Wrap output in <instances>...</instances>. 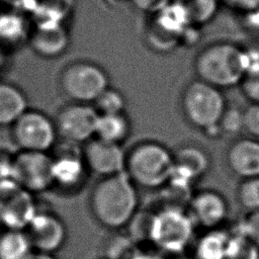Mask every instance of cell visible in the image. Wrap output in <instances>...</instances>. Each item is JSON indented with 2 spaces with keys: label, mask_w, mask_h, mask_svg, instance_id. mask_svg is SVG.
<instances>
[{
  "label": "cell",
  "mask_w": 259,
  "mask_h": 259,
  "mask_svg": "<svg viewBox=\"0 0 259 259\" xmlns=\"http://www.w3.org/2000/svg\"><path fill=\"white\" fill-rule=\"evenodd\" d=\"M83 157L87 168L100 176L107 177L125 170L126 154L120 144H114L98 138L87 142Z\"/></svg>",
  "instance_id": "30bf717a"
},
{
  "label": "cell",
  "mask_w": 259,
  "mask_h": 259,
  "mask_svg": "<svg viewBox=\"0 0 259 259\" xmlns=\"http://www.w3.org/2000/svg\"><path fill=\"white\" fill-rule=\"evenodd\" d=\"M174 167V155L166 147L155 142H144L126 154L124 172L135 184L154 189L170 181Z\"/></svg>",
  "instance_id": "3957f363"
},
{
  "label": "cell",
  "mask_w": 259,
  "mask_h": 259,
  "mask_svg": "<svg viewBox=\"0 0 259 259\" xmlns=\"http://www.w3.org/2000/svg\"><path fill=\"white\" fill-rule=\"evenodd\" d=\"M33 249L51 254L65 242L66 228L63 222L52 213H35L24 230Z\"/></svg>",
  "instance_id": "8fae6325"
},
{
  "label": "cell",
  "mask_w": 259,
  "mask_h": 259,
  "mask_svg": "<svg viewBox=\"0 0 259 259\" xmlns=\"http://www.w3.org/2000/svg\"><path fill=\"white\" fill-rule=\"evenodd\" d=\"M244 130L251 136L259 138V104L250 105L244 111Z\"/></svg>",
  "instance_id": "83f0119b"
},
{
  "label": "cell",
  "mask_w": 259,
  "mask_h": 259,
  "mask_svg": "<svg viewBox=\"0 0 259 259\" xmlns=\"http://www.w3.org/2000/svg\"><path fill=\"white\" fill-rule=\"evenodd\" d=\"M77 144L66 142L62 148H60L54 161V180L55 183L62 187L72 188L78 185L83 177L84 171L87 168L83 152H79Z\"/></svg>",
  "instance_id": "4fadbf2b"
},
{
  "label": "cell",
  "mask_w": 259,
  "mask_h": 259,
  "mask_svg": "<svg viewBox=\"0 0 259 259\" xmlns=\"http://www.w3.org/2000/svg\"><path fill=\"white\" fill-rule=\"evenodd\" d=\"M227 164L237 176L247 179L259 177V141L240 139L227 151Z\"/></svg>",
  "instance_id": "5bb4252c"
},
{
  "label": "cell",
  "mask_w": 259,
  "mask_h": 259,
  "mask_svg": "<svg viewBox=\"0 0 259 259\" xmlns=\"http://www.w3.org/2000/svg\"><path fill=\"white\" fill-rule=\"evenodd\" d=\"M236 233H239L259 246V210L250 211L238 225Z\"/></svg>",
  "instance_id": "484cf974"
},
{
  "label": "cell",
  "mask_w": 259,
  "mask_h": 259,
  "mask_svg": "<svg viewBox=\"0 0 259 259\" xmlns=\"http://www.w3.org/2000/svg\"><path fill=\"white\" fill-rule=\"evenodd\" d=\"M174 162L175 167L172 176L189 184L204 175L210 165L205 151L193 145L181 147L174 155Z\"/></svg>",
  "instance_id": "9a60e30c"
},
{
  "label": "cell",
  "mask_w": 259,
  "mask_h": 259,
  "mask_svg": "<svg viewBox=\"0 0 259 259\" xmlns=\"http://www.w3.org/2000/svg\"><path fill=\"white\" fill-rule=\"evenodd\" d=\"M12 178L27 192H39L55 183L53 157L47 152L20 151L12 160Z\"/></svg>",
  "instance_id": "52a82bcc"
},
{
  "label": "cell",
  "mask_w": 259,
  "mask_h": 259,
  "mask_svg": "<svg viewBox=\"0 0 259 259\" xmlns=\"http://www.w3.org/2000/svg\"><path fill=\"white\" fill-rule=\"evenodd\" d=\"M139 10L145 12H159L169 4V0H132Z\"/></svg>",
  "instance_id": "f1b7e54d"
},
{
  "label": "cell",
  "mask_w": 259,
  "mask_h": 259,
  "mask_svg": "<svg viewBox=\"0 0 259 259\" xmlns=\"http://www.w3.org/2000/svg\"><path fill=\"white\" fill-rule=\"evenodd\" d=\"M245 18L250 28L253 30H259V8L245 13Z\"/></svg>",
  "instance_id": "4dcf8cb0"
},
{
  "label": "cell",
  "mask_w": 259,
  "mask_h": 259,
  "mask_svg": "<svg viewBox=\"0 0 259 259\" xmlns=\"http://www.w3.org/2000/svg\"><path fill=\"white\" fill-rule=\"evenodd\" d=\"M181 109L190 124L205 131L219 124L227 107L220 88L196 79L184 87Z\"/></svg>",
  "instance_id": "277c9868"
},
{
  "label": "cell",
  "mask_w": 259,
  "mask_h": 259,
  "mask_svg": "<svg viewBox=\"0 0 259 259\" xmlns=\"http://www.w3.org/2000/svg\"><path fill=\"white\" fill-rule=\"evenodd\" d=\"M99 113L87 103L75 102L63 107L57 116L56 127L64 141L73 144L88 142L96 132Z\"/></svg>",
  "instance_id": "9c48e42d"
},
{
  "label": "cell",
  "mask_w": 259,
  "mask_h": 259,
  "mask_svg": "<svg viewBox=\"0 0 259 259\" xmlns=\"http://www.w3.org/2000/svg\"><path fill=\"white\" fill-rule=\"evenodd\" d=\"M138 206L135 183L125 172L103 177L90 195V208L95 220L109 229L123 227L132 221Z\"/></svg>",
  "instance_id": "6da1fadb"
},
{
  "label": "cell",
  "mask_w": 259,
  "mask_h": 259,
  "mask_svg": "<svg viewBox=\"0 0 259 259\" xmlns=\"http://www.w3.org/2000/svg\"><path fill=\"white\" fill-rule=\"evenodd\" d=\"M7 3H10V4H14V5H16V4H21V3H23L25 0H5Z\"/></svg>",
  "instance_id": "d6a6232c"
},
{
  "label": "cell",
  "mask_w": 259,
  "mask_h": 259,
  "mask_svg": "<svg viewBox=\"0 0 259 259\" xmlns=\"http://www.w3.org/2000/svg\"><path fill=\"white\" fill-rule=\"evenodd\" d=\"M230 234L223 230H207L194 248L195 259H226Z\"/></svg>",
  "instance_id": "d6986e66"
},
{
  "label": "cell",
  "mask_w": 259,
  "mask_h": 259,
  "mask_svg": "<svg viewBox=\"0 0 259 259\" xmlns=\"http://www.w3.org/2000/svg\"><path fill=\"white\" fill-rule=\"evenodd\" d=\"M32 249L24 230L6 229L0 233V259H27Z\"/></svg>",
  "instance_id": "ac0fdd59"
},
{
  "label": "cell",
  "mask_w": 259,
  "mask_h": 259,
  "mask_svg": "<svg viewBox=\"0 0 259 259\" xmlns=\"http://www.w3.org/2000/svg\"><path fill=\"white\" fill-rule=\"evenodd\" d=\"M27 259H54L50 254L47 253H32Z\"/></svg>",
  "instance_id": "1f68e13d"
},
{
  "label": "cell",
  "mask_w": 259,
  "mask_h": 259,
  "mask_svg": "<svg viewBox=\"0 0 259 259\" xmlns=\"http://www.w3.org/2000/svg\"><path fill=\"white\" fill-rule=\"evenodd\" d=\"M194 227L189 212L178 206H170L151 220L150 238L163 250L177 254L190 244Z\"/></svg>",
  "instance_id": "5b68a950"
},
{
  "label": "cell",
  "mask_w": 259,
  "mask_h": 259,
  "mask_svg": "<svg viewBox=\"0 0 259 259\" xmlns=\"http://www.w3.org/2000/svg\"><path fill=\"white\" fill-rule=\"evenodd\" d=\"M240 87L244 96L254 104H259V70L245 74Z\"/></svg>",
  "instance_id": "4316f807"
},
{
  "label": "cell",
  "mask_w": 259,
  "mask_h": 259,
  "mask_svg": "<svg viewBox=\"0 0 259 259\" xmlns=\"http://www.w3.org/2000/svg\"><path fill=\"white\" fill-rule=\"evenodd\" d=\"M197 79L217 88L240 84L245 75L243 49L230 42H218L200 51L194 60Z\"/></svg>",
  "instance_id": "7a4b0ae2"
},
{
  "label": "cell",
  "mask_w": 259,
  "mask_h": 259,
  "mask_svg": "<svg viewBox=\"0 0 259 259\" xmlns=\"http://www.w3.org/2000/svg\"><path fill=\"white\" fill-rule=\"evenodd\" d=\"M226 259H259V246L247 237L234 232L230 234Z\"/></svg>",
  "instance_id": "7402d4cb"
},
{
  "label": "cell",
  "mask_w": 259,
  "mask_h": 259,
  "mask_svg": "<svg viewBox=\"0 0 259 259\" xmlns=\"http://www.w3.org/2000/svg\"><path fill=\"white\" fill-rule=\"evenodd\" d=\"M189 214L195 225L206 230L217 229L228 215V203L214 190H202L189 200Z\"/></svg>",
  "instance_id": "7c38bea8"
},
{
  "label": "cell",
  "mask_w": 259,
  "mask_h": 259,
  "mask_svg": "<svg viewBox=\"0 0 259 259\" xmlns=\"http://www.w3.org/2000/svg\"><path fill=\"white\" fill-rule=\"evenodd\" d=\"M229 7L241 11L244 14L259 8V0H221Z\"/></svg>",
  "instance_id": "f546056e"
},
{
  "label": "cell",
  "mask_w": 259,
  "mask_h": 259,
  "mask_svg": "<svg viewBox=\"0 0 259 259\" xmlns=\"http://www.w3.org/2000/svg\"><path fill=\"white\" fill-rule=\"evenodd\" d=\"M60 83L64 93L80 103L94 102L108 88L106 73L100 67L87 62H78L66 67Z\"/></svg>",
  "instance_id": "8992f818"
},
{
  "label": "cell",
  "mask_w": 259,
  "mask_h": 259,
  "mask_svg": "<svg viewBox=\"0 0 259 259\" xmlns=\"http://www.w3.org/2000/svg\"><path fill=\"white\" fill-rule=\"evenodd\" d=\"M130 134V121L123 113L99 114L96 124V138L120 144Z\"/></svg>",
  "instance_id": "ffe728a7"
},
{
  "label": "cell",
  "mask_w": 259,
  "mask_h": 259,
  "mask_svg": "<svg viewBox=\"0 0 259 259\" xmlns=\"http://www.w3.org/2000/svg\"><path fill=\"white\" fill-rule=\"evenodd\" d=\"M237 198L245 209L259 210V177L243 179L237 189Z\"/></svg>",
  "instance_id": "cb8c5ba5"
},
{
  "label": "cell",
  "mask_w": 259,
  "mask_h": 259,
  "mask_svg": "<svg viewBox=\"0 0 259 259\" xmlns=\"http://www.w3.org/2000/svg\"><path fill=\"white\" fill-rule=\"evenodd\" d=\"M30 42L33 51L38 55L54 58L65 52L69 39L59 23H40L34 30Z\"/></svg>",
  "instance_id": "2e32d148"
},
{
  "label": "cell",
  "mask_w": 259,
  "mask_h": 259,
  "mask_svg": "<svg viewBox=\"0 0 259 259\" xmlns=\"http://www.w3.org/2000/svg\"><path fill=\"white\" fill-rule=\"evenodd\" d=\"M27 110V101L20 89L0 82V125L13 124Z\"/></svg>",
  "instance_id": "e0dca14e"
},
{
  "label": "cell",
  "mask_w": 259,
  "mask_h": 259,
  "mask_svg": "<svg viewBox=\"0 0 259 259\" xmlns=\"http://www.w3.org/2000/svg\"><path fill=\"white\" fill-rule=\"evenodd\" d=\"M187 13L192 25L197 26L211 20L215 15L221 0H174Z\"/></svg>",
  "instance_id": "44dd1931"
},
{
  "label": "cell",
  "mask_w": 259,
  "mask_h": 259,
  "mask_svg": "<svg viewBox=\"0 0 259 259\" xmlns=\"http://www.w3.org/2000/svg\"><path fill=\"white\" fill-rule=\"evenodd\" d=\"M11 133L21 151L32 152H47L54 146L58 135L56 123L35 110H26L12 124Z\"/></svg>",
  "instance_id": "ba28073f"
},
{
  "label": "cell",
  "mask_w": 259,
  "mask_h": 259,
  "mask_svg": "<svg viewBox=\"0 0 259 259\" xmlns=\"http://www.w3.org/2000/svg\"><path fill=\"white\" fill-rule=\"evenodd\" d=\"M222 134L235 135L244 128V113L238 108H227L219 122Z\"/></svg>",
  "instance_id": "d4e9b609"
},
{
  "label": "cell",
  "mask_w": 259,
  "mask_h": 259,
  "mask_svg": "<svg viewBox=\"0 0 259 259\" xmlns=\"http://www.w3.org/2000/svg\"><path fill=\"white\" fill-rule=\"evenodd\" d=\"M125 101L120 92L106 88L94 101V107L99 114L123 113Z\"/></svg>",
  "instance_id": "603a6c76"
}]
</instances>
